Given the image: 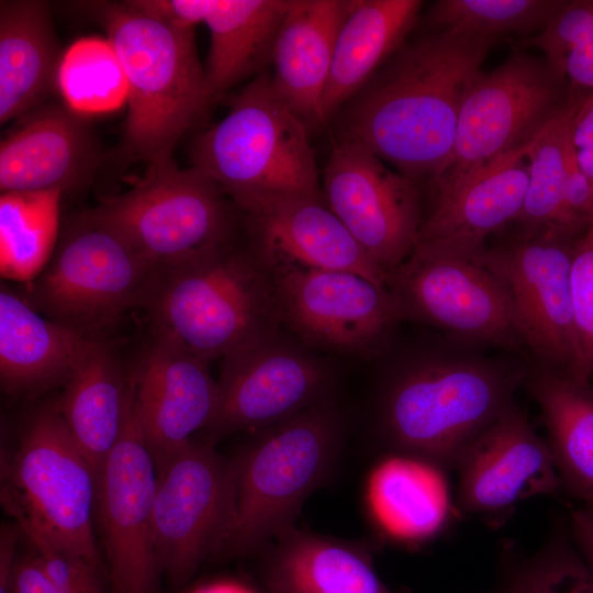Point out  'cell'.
Segmentation results:
<instances>
[{"label": "cell", "instance_id": "1", "mask_svg": "<svg viewBox=\"0 0 593 593\" xmlns=\"http://www.w3.org/2000/svg\"><path fill=\"white\" fill-rule=\"evenodd\" d=\"M493 44L439 31L403 44L353 98L338 138L412 180H434L451 156L462 101Z\"/></svg>", "mask_w": 593, "mask_h": 593}, {"label": "cell", "instance_id": "2", "mask_svg": "<svg viewBox=\"0 0 593 593\" xmlns=\"http://www.w3.org/2000/svg\"><path fill=\"white\" fill-rule=\"evenodd\" d=\"M528 369L455 343L417 354L382 378L374 434L385 452L454 469L465 448L515 403Z\"/></svg>", "mask_w": 593, "mask_h": 593}, {"label": "cell", "instance_id": "3", "mask_svg": "<svg viewBox=\"0 0 593 593\" xmlns=\"http://www.w3.org/2000/svg\"><path fill=\"white\" fill-rule=\"evenodd\" d=\"M107 33L127 82L123 150L147 167L172 159L183 133L212 97L200 65L193 27L123 2H85Z\"/></svg>", "mask_w": 593, "mask_h": 593}, {"label": "cell", "instance_id": "4", "mask_svg": "<svg viewBox=\"0 0 593 593\" xmlns=\"http://www.w3.org/2000/svg\"><path fill=\"white\" fill-rule=\"evenodd\" d=\"M345 438L335 398L258 429L228 460L234 517L220 557L259 555L293 527L304 501L335 473Z\"/></svg>", "mask_w": 593, "mask_h": 593}, {"label": "cell", "instance_id": "5", "mask_svg": "<svg viewBox=\"0 0 593 593\" xmlns=\"http://www.w3.org/2000/svg\"><path fill=\"white\" fill-rule=\"evenodd\" d=\"M143 306L156 335L210 362L276 335L282 327L270 270L230 244L158 269Z\"/></svg>", "mask_w": 593, "mask_h": 593}, {"label": "cell", "instance_id": "6", "mask_svg": "<svg viewBox=\"0 0 593 593\" xmlns=\"http://www.w3.org/2000/svg\"><path fill=\"white\" fill-rule=\"evenodd\" d=\"M307 127L259 75L230 103L227 114L197 136L192 167L238 208L267 195L322 194Z\"/></svg>", "mask_w": 593, "mask_h": 593}, {"label": "cell", "instance_id": "7", "mask_svg": "<svg viewBox=\"0 0 593 593\" xmlns=\"http://www.w3.org/2000/svg\"><path fill=\"white\" fill-rule=\"evenodd\" d=\"M96 494L97 477L60 416L53 406L37 412L2 462L3 506L109 583L93 529Z\"/></svg>", "mask_w": 593, "mask_h": 593}, {"label": "cell", "instance_id": "8", "mask_svg": "<svg viewBox=\"0 0 593 593\" xmlns=\"http://www.w3.org/2000/svg\"><path fill=\"white\" fill-rule=\"evenodd\" d=\"M231 202L203 172L171 159L147 167L134 187L88 213L163 269L232 244Z\"/></svg>", "mask_w": 593, "mask_h": 593}, {"label": "cell", "instance_id": "9", "mask_svg": "<svg viewBox=\"0 0 593 593\" xmlns=\"http://www.w3.org/2000/svg\"><path fill=\"white\" fill-rule=\"evenodd\" d=\"M157 268L88 211L77 216L45 269L30 303L90 339L132 306L143 305Z\"/></svg>", "mask_w": 593, "mask_h": 593}, {"label": "cell", "instance_id": "10", "mask_svg": "<svg viewBox=\"0 0 593 593\" xmlns=\"http://www.w3.org/2000/svg\"><path fill=\"white\" fill-rule=\"evenodd\" d=\"M387 287L404 320L433 326L455 344L527 350L505 289L475 258L416 245L409 258L388 273Z\"/></svg>", "mask_w": 593, "mask_h": 593}, {"label": "cell", "instance_id": "11", "mask_svg": "<svg viewBox=\"0 0 593 593\" xmlns=\"http://www.w3.org/2000/svg\"><path fill=\"white\" fill-rule=\"evenodd\" d=\"M575 236L548 225L508 243L486 245L474 257L505 289L535 366L567 374L578 351L571 292Z\"/></svg>", "mask_w": 593, "mask_h": 593}, {"label": "cell", "instance_id": "12", "mask_svg": "<svg viewBox=\"0 0 593 593\" xmlns=\"http://www.w3.org/2000/svg\"><path fill=\"white\" fill-rule=\"evenodd\" d=\"M233 517L228 460L212 443L191 440L157 471L153 533L163 575L181 585L206 559L220 557Z\"/></svg>", "mask_w": 593, "mask_h": 593}, {"label": "cell", "instance_id": "13", "mask_svg": "<svg viewBox=\"0 0 593 593\" xmlns=\"http://www.w3.org/2000/svg\"><path fill=\"white\" fill-rule=\"evenodd\" d=\"M270 272L282 326L312 350L374 356L404 321L389 288L361 275L292 267Z\"/></svg>", "mask_w": 593, "mask_h": 593}, {"label": "cell", "instance_id": "14", "mask_svg": "<svg viewBox=\"0 0 593 593\" xmlns=\"http://www.w3.org/2000/svg\"><path fill=\"white\" fill-rule=\"evenodd\" d=\"M217 415L208 428L217 438L261 429L334 399L331 366L295 336L272 337L223 358Z\"/></svg>", "mask_w": 593, "mask_h": 593}, {"label": "cell", "instance_id": "15", "mask_svg": "<svg viewBox=\"0 0 593 593\" xmlns=\"http://www.w3.org/2000/svg\"><path fill=\"white\" fill-rule=\"evenodd\" d=\"M157 470L134 406L97 477L96 514L109 593H159L163 573L156 556L153 507Z\"/></svg>", "mask_w": 593, "mask_h": 593}, {"label": "cell", "instance_id": "16", "mask_svg": "<svg viewBox=\"0 0 593 593\" xmlns=\"http://www.w3.org/2000/svg\"><path fill=\"white\" fill-rule=\"evenodd\" d=\"M559 77L544 59L515 53L480 72L462 101L454 149L433 183L465 174L530 141L563 103Z\"/></svg>", "mask_w": 593, "mask_h": 593}, {"label": "cell", "instance_id": "17", "mask_svg": "<svg viewBox=\"0 0 593 593\" xmlns=\"http://www.w3.org/2000/svg\"><path fill=\"white\" fill-rule=\"evenodd\" d=\"M322 193L368 257L387 275L412 254L424 217L414 180L358 143L337 138Z\"/></svg>", "mask_w": 593, "mask_h": 593}, {"label": "cell", "instance_id": "18", "mask_svg": "<svg viewBox=\"0 0 593 593\" xmlns=\"http://www.w3.org/2000/svg\"><path fill=\"white\" fill-rule=\"evenodd\" d=\"M454 469L456 505L465 514L499 516L561 489L547 439L515 403L465 448Z\"/></svg>", "mask_w": 593, "mask_h": 593}, {"label": "cell", "instance_id": "19", "mask_svg": "<svg viewBox=\"0 0 593 593\" xmlns=\"http://www.w3.org/2000/svg\"><path fill=\"white\" fill-rule=\"evenodd\" d=\"M237 209L245 216L250 249L270 271H349L387 287L388 275L363 251L323 193L267 195Z\"/></svg>", "mask_w": 593, "mask_h": 593}, {"label": "cell", "instance_id": "20", "mask_svg": "<svg viewBox=\"0 0 593 593\" xmlns=\"http://www.w3.org/2000/svg\"><path fill=\"white\" fill-rule=\"evenodd\" d=\"M528 143L433 183V206L423 220L416 245L474 258L491 233L515 222L527 190Z\"/></svg>", "mask_w": 593, "mask_h": 593}, {"label": "cell", "instance_id": "21", "mask_svg": "<svg viewBox=\"0 0 593 593\" xmlns=\"http://www.w3.org/2000/svg\"><path fill=\"white\" fill-rule=\"evenodd\" d=\"M208 366L156 335L133 373L135 412L157 471L217 415L220 387Z\"/></svg>", "mask_w": 593, "mask_h": 593}, {"label": "cell", "instance_id": "22", "mask_svg": "<svg viewBox=\"0 0 593 593\" xmlns=\"http://www.w3.org/2000/svg\"><path fill=\"white\" fill-rule=\"evenodd\" d=\"M138 7L177 24L203 23L210 31L204 69L212 100L259 71L291 0H133Z\"/></svg>", "mask_w": 593, "mask_h": 593}, {"label": "cell", "instance_id": "23", "mask_svg": "<svg viewBox=\"0 0 593 593\" xmlns=\"http://www.w3.org/2000/svg\"><path fill=\"white\" fill-rule=\"evenodd\" d=\"M99 146L83 116L65 104L42 105L0 143V190L65 191L86 184Z\"/></svg>", "mask_w": 593, "mask_h": 593}, {"label": "cell", "instance_id": "24", "mask_svg": "<svg viewBox=\"0 0 593 593\" xmlns=\"http://www.w3.org/2000/svg\"><path fill=\"white\" fill-rule=\"evenodd\" d=\"M367 477L365 500L379 533L419 546L444 533L457 508L447 469L418 457L385 452Z\"/></svg>", "mask_w": 593, "mask_h": 593}, {"label": "cell", "instance_id": "25", "mask_svg": "<svg viewBox=\"0 0 593 593\" xmlns=\"http://www.w3.org/2000/svg\"><path fill=\"white\" fill-rule=\"evenodd\" d=\"M349 0H291L276 35L272 86L307 130L323 125L322 101Z\"/></svg>", "mask_w": 593, "mask_h": 593}, {"label": "cell", "instance_id": "26", "mask_svg": "<svg viewBox=\"0 0 593 593\" xmlns=\"http://www.w3.org/2000/svg\"><path fill=\"white\" fill-rule=\"evenodd\" d=\"M368 542L295 526L258 556L262 593H393L378 577Z\"/></svg>", "mask_w": 593, "mask_h": 593}, {"label": "cell", "instance_id": "27", "mask_svg": "<svg viewBox=\"0 0 593 593\" xmlns=\"http://www.w3.org/2000/svg\"><path fill=\"white\" fill-rule=\"evenodd\" d=\"M133 390L115 349L94 339L52 405L96 477L120 438Z\"/></svg>", "mask_w": 593, "mask_h": 593}, {"label": "cell", "instance_id": "28", "mask_svg": "<svg viewBox=\"0 0 593 593\" xmlns=\"http://www.w3.org/2000/svg\"><path fill=\"white\" fill-rule=\"evenodd\" d=\"M93 340L1 289L0 379L7 392H34L65 383Z\"/></svg>", "mask_w": 593, "mask_h": 593}, {"label": "cell", "instance_id": "29", "mask_svg": "<svg viewBox=\"0 0 593 593\" xmlns=\"http://www.w3.org/2000/svg\"><path fill=\"white\" fill-rule=\"evenodd\" d=\"M422 3L418 0H349L322 101L325 123L403 45L416 23Z\"/></svg>", "mask_w": 593, "mask_h": 593}, {"label": "cell", "instance_id": "30", "mask_svg": "<svg viewBox=\"0 0 593 593\" xmlns=\"http://www.w3.org/2000/svg\"><path fill=\"white\" fill-rule=\"evenodd\" d=\"M49 4L0 1V122L37 109L56 86L60 59Z\"/></svg>", "mask_w": 593, "mask_h": 593}, {"label": "cell", "instance_id": "31", "mask_svg": "<svg viewBox=\"0 0 593 593\" xmlns=\"http://www.w3.org/2000/svg\"><path fill=\"white\" fill-rule=\"evenodd\" d=\"M524 387L539 407L561 488L593 505V387L535 365Z\"/></svg>", "mask_w": 593, "mask_h": 593}, {"label": "cell", "instance_id": "32", "mask_svg": "<svg viewBox=\"0 0 593 593\" xmlns=\"http://www.w3.org/2000/svg\"><path fill=\"white\" fill-rule=\"evenodd\" d=\"M61 197L59 190L1 193L2 277L30 283L48 265L58 236Z\"/></svg>", "mask_w": 593, "mask_h": 593}, {"label": "cell", "instance_id": "33", "mask_svg": "<svg viewBox=\"0 0 593 593\" xmlns=\"http://www.w3.org/2000/svg\"><path fill=\"white\" fill-rule=\"evenodd\" d=\"M56 87L65 105L81 116L114 112L127 102L126 78L107 37L71 43L60 56Z\"/></svg>", "mask_w": 593, "mask_h": 593}, {"label": "cell", "instance_id": "34", "mask_svg": "<svg viewBox=\"0 0 593 593\" xmlns=\"http://www.w3.org/2000/svg\"><path fill=\"white\" fill-rule=\"evenodd\" d=\"M580 101L563 103L528 143L527 190L515 221L521 227L519 234H530L559 222L571 124Z\"/></svg>", "mask_w": 593, "mask_h": 593}, {"label": "cell", "instance_id": "35", "mask_svg": "<svg viewBox=\"0 0 593 593\" xmlns=\"http://www.w3.org/2000/svg\"><path fill=\"white\" fill-rule=\"evenodd\" d=\"M485 593H593V568L562 523L535 552L517 555L507 547L501 580Z\"/></svg>", "mask_w": 593, "mask_h": 593}, {"label": "cell", "instance_id": "36", "mask_svg": "<svg viewBox=\"0 0 593 593\" xmlns=\"http://www.w3.org/2000/svg\"><path fill=\"white\" fill-rule=\"evenodd\" d=\"M564 2L552 0H439L428 14L439 32L493 41L540 32Z\"/></svg>", "mask_w": 593, "mask_h": 593}, {"label": "cell", "instance_id": "37", "mask_svg": "<svg viewBox=\"0 0 593 593\" xmlns=\"http://www.w3.org/2000/svg\"><path fill=\"white\" fill-rule=\"evenodd\" d=\"M524 44L540 49L559 77L593 91V1L564 2Z\"/></svg>", "mask_w": 593, "mask_h": 593}, {"label": "cell", "instance_id": "38", "mask_svg": "<svg viewBox=\"0 0 593 593\" xmlns=\"http://www.w3.org/2000/svg\"><path fill=\"white\" fill-rule=\"evenodd\" d=\"M577 360L568 376L590 382L593 376V213L577 239L571 266Z\"/></svg>", "mask_w": 593, "mask_h": 593}, {"label": "cell", "instance_id": "39", "mask_svg": "<svg viewBox=\"0 0 593 593\" xmlns=\"http://www.w3.org/2000/svg\"><path fill=\"white\" fill-rule=\"evenodd\" d=\"M570 141L580 168L593 184V91L579 103Z\"/></svg>", "mask_w": 593, "mask_h": 593}, {"label": "cell", "instance_id": "40", "mask_svg": "<svg viewBox=\"0 0 593 593\" xmlns=\"http://www.w3.org/2000/svg\"><path fill=\"white\" fill-rule=\"evenodd\" d=\"M10 593H72L55 583L36 563L32 556L16 559Z\"/></svg>", "mask_w": 593, "mask_h": 593}, {"label": "cell", "instance_id": "41", "mask_svg": "<svg viewBox=\"0 0 593 593\" xmlns=\"http://www.w3.org/2000/svg\"><path fill=\"white\" fill-rule=\"evenodd\" d=\"M568 528L577 548L593 568V505L583 504L573 510Z\"/></svg>", "mask_w": 593, "mask_h": 593}, {"label": "cell", "instance_id": "42", "mask_svg": "<svg viewBox=\"0 0 593 593\" xmlns=\"http://www.w3.org/2000/svg\"><path fill=\"white\" fill-rule=\"evenodd\" d=\"M20 529L8 524L0 532V593H10V582L15 564V547Z\"/></svg>", "mask_w": 593, "mask_h": 593}, {"label": "cell", "instance_id": "43", "mask_svg": "<svg viewBox=\"0 0 593 593\" xmlns=\"http://www.w3.org/2000/svg\"><path fill=\"white\" fill-rule=\"evenodd\" d=\"M194 593H256L249 588L235 582H217L197 590Z\"/></svg>", "mask_w": 593, "mask_h": 593}]
</instances>
